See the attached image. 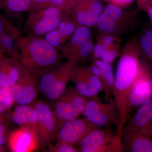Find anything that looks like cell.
Wrapping results in <instances>:
<instances>
[{"mask_svg": "<svg viewBox=\"0 0 152 152\" xmlns=\"http://www.w3.org/2000/svg\"><path fill=\"white\" fill-rule=\"evenodd\" d=\"M7 149L4 145L0 146V152H7Z\"/></svg>", "mask_w": 152, "mask_h": 152, "instance_id": "39", "label": "cell"}, {"mask_svg": "<svg viewBox=\"0 0 152 152\" xmlns=\"http://www.w3.org/2000/svg\"><path fill=\"white\" fill-rule=\"evenodd\" d=\"M103 12L116 22L121 18L123 14L122 10L120 7L112 4L106 7Z\"/></svg>", "mask_w": 152, "mask_h": 152, "instance_id": "28", "label": "cell"}, {"mask_svg": "<svg viewBox=\"0 0 152 152\" xmlns=\"http://www.w3.org/2000/svg\"><path fill=\"white\" fill-rule=\"evenodd\" d=\"M3 118H0V146L4 145L7 142L10 129L7 122Z\"/></svg>", "mask_w": 152, "mask_h": 152, "instance_id": "29", "label": "cell"}, {"mask_svg": "<svg viewBox=\"0 0 152 152\" xmlns=\"http://www.w3.org/2000/svg\"><path fill=\"white\" fill-rule=\"evenodd\" d=\"M18 60L5 57L0 63V87H11L20 77L23 70Z\"/></svg>", "mask_w": 152, "mask_h": 152, "instance_id": "14", "label": "cell"}, {"mask_svg": "<svg viewBox=\"0 0 152 152\" xmlns=\"http://www.w3.org/2000/svg\"><path fill=\"white\" fill-rule=\"evenodd\" d=\"M92 62L98 66L102 72L103 92L106 101H107L111 99V97L113 95L115 76L113 66L111 64L104 62L100 60H94Z\"/></svg>", "mask_w": 152, "mask_h": 152, "instance_id": "19", "label": "cell"}, {"mask_svg": "<svg viewBox=\"0 0 152 152\" xmlns=\"http://www.w3.org/2000/svg\"><path fill=\"white\" fill-rule=\"evenodd\" d=\"M31 0H7L6 7L10 12L18 13L29 11Z\"/></svg>", "mask_w": 152, "mask_h": 152, "instance_id": "22", "label": "cell"}, {"mask_svg": "<svg viewBox=\"0 0 152 152\" xmlns=\"http://www.w3.org/2000/svg\"><path fill=\"white\" fill-rule=\"evenodd\" d=\"M148 12V15L149 18L150 22L152 26V4L150 6V7L148 9L147 11Z\"/></svg>", "mask_w": 152, "mask_h": 152, "instance_id": "36", "label": "cell"}, {"mask_svg": "<svg viewBox=\"0 0 152 152\" xmlns=\"http://www.w3.org/2000/svg\"><path fill=\"white\" fill-rule=\"evenodd\" d=\"M118 53L116 50L108 48L99 60L104 62L112 64L118 57Z\"/></svg>", "mask_w": 152, "mask_h": 152, "instance_id": "30", "label": "cell"}, {"mask_svg": "<svg viewBox=\"0 0 152 152\" xmlns=\"http://www.w3.org/2000/svg\"><path fill=\"white\" fill-rule=\"evenodd\" d=\"M78 61L76 58L68 59L42 75L39 79V93L54 102L65 91Z\"/></svg>", "mask_w": 152, "mask_h": 152, "instance_id": "3", "label": "cell"}, {"mask_svg": "<svg viewBox=\"0 0 152 152\" xmlns=\"http://www.w3.org/2000/svg\"><path fill=\"white\" fill-rule=\"evenodd\" d=\"M139 8L147 11L152 4V0H137Z\"/></svg>", "mask_w": 152, "mask_h": 152, "instance_id": "34", "label": "cell"}, {"mask_svg": "<svg viewBox=\"0 0 152 152\" xmlns=\"http://www.w3.org/2000/svg\"><path fill=\"white\" fill-rule=\"evenodd\" d=\"M140 44L145 57L152 64V29L144 33L141 38Z\"/></svg>", "mask_w": 152, "mask_h": 152, "instance_id": "24", "label": "cell"}, {"mask_svg": "<svg viewBox=\"0 0 152 152\" xmlns=\"http://www.w3.org/2000/svg\"><path fill=\"white\" fill-rule=\"evenodd\" d=\"M81 152H123L121 138L111 128L99 127L89 133L78 145Z\"/></svg>", "mask_w": 152, "mask_h": 152, "instance_id": "6", "label": "cell"}, {"mask_svg": "<svg viewBox=\"0 0 152 152\" xmlns=\"http://www.w3.org/2000/svg\"><path fill=\"white\" fill-rule=\"evenodd\" d=\"M77 3L85 2L90 1H93V0H74Z\"/></svg>", "mask_w": 152, "mask_h": 152, "instance_id": "40", "label": "cell"}, {"mask_svg": "<svg viewBox=\"0 0 152 152\" xmlns=\"http://www.w3.org/2000/svg\"><path fill=\"white\" fill-rule=\"evenodd\" d=\"M7 143L13 152H34L40 147L37 131L28 127H19L10 132Z\"/></svg>", "mask_w": 152, "mask_h": 152, "instance_id": "12", "label": "cell"}, {"mask_svg": "<svg viewBox=\"0 0 152 152\" xmlns=\"http://www.w3.org/2000/svg\"><path fill=\"white\" fill-rule=\"evenodd\" d=\"M94 45L91 38L85 42L79 48L76 53L75 58L78 61H85L89 58L94 50Z\"/></svg>", "mask_w": 152, "mask_h": 152, "instance_id": "25", "label": "cell"}, {"mask_svg": "<svg viewBox=\"0 0 152 152\" xmlns=\"http://www.w3.org/2000/svg\"><path fill=\"white\" fill-rule=\"evenodd\" d=\"M98 128L85 117H78L64 124L58 131L56 139L76 146L91 131Z\"/></svg>", "mask_w": 152, "mask_h": 152, "instance_id": "10", "label": "cell"}, {"mask_svg": "<svg viewBox=\"0 0 152 152\" xmlns=\"http://www.w3.org/2000/svg\"><path fill=\"white\" fill-rule=\"evenodd\" d=\"M121 140L124 152H152V139L129 122L123 128Z\"/></svg>", "mask_w": 152, "mask_h": 152, "instance_id": "13", "label": "cell"}, {"mask_svg": "<svg viewBox=\"0 0 152 152\" xmlns=\"http://www.w3.org/2000/svg\"><path fill=\"white\" fill-rule=\"evenodd\" d=\"M22 35L16 28L7 20L1 37L2 46L5 53L10 57L18 60L19 57L18 41Z\"/></svg>", "mask_w": 152, "mask_h": 152, "instance_id": "18", "label": "cell"}, {"mask_svg": "<svg viewBox=\"0 0 152 152\" xmlns=\"http://www.w3.org/2000/svg\"><path fill=\"white\" fill-rule=\"evenodd\" d=\"M114 42V38L111 36L107 35L104 37L102 43L107 48H111Z\"/></svg>", "mask_w": 152, "mask_h": 152, "instance_id": "35", "label": "cell"}, {"mask_svg": "<svg viewBox=\"0 0 152 152\" xmlns=\"http://www.w3.org/2000/svg\"><path fill=\"white\" fill-rule=\"evenodd\" d=\"M136 48L123 53L118 63L115 76L113 96L119 116L120 124L116 132L120 138L123 128L130 118L128 111V99L141 63L139 51Z\"/></svg>", "mask_w": 152, "mask_h": 152, "instance_id": "1", "label": "cell"}, {"mask_svg": "<svg viewBox=\"0 0 152 152\" xmlns=\"http://www.w3.org/2000/svg\"><path fill=\"white\" fill-rule=\"evenodd\" d=\"M7 118L14 124L31 128L37 132V113L31 105H18Z\"/></svg>", "mask_w": 152, "mask_h": 152, "instance_id": "15", "label": "cell"}, {"mask_svg": "<svg viewBox=\"0 0 152 152\" xmlns=\"http://www.w3.org/2000/svg\"><path fill=\"white\" fill-rule=\"evenodd\" d=\"M5 57V53L2 51H0V63Z\"/></svg>", "mask_w": 152, "mask_h": 152, "instance_id": "38", "label": "cell"}, {"mask_svg": "<svg viewBox=\"0 0 152 152\" xmlns=\"http://www.w3.org/2000/svg\"><path fill=\"white\" fill-rule=\"evenodd\" d=\"M116 23L108 15L103 12L100 15L96 24L99 29L102 31L110 34L115 30Z\"/></svg>", "mask_w": 152, "mask_h": 152, "instance_id": "23", "label": "cell"}, {"mask_svg": "<svg viewBox=\"0 0 152 152\" xmlns=\"http://www.w3.org/2000/svg\"><path fill=\"white\" fill-rule=\"evenodd\" d=\"M25 23L26 35L42 37L56 29L67 13L54 6L30 10Z\"/></svg>", "mask_w": 152, "mask_h": 152, "instance_id": "4", "label": "cell"}, {"mask_svg": "<svg viewBox=\"0 0 152 152\" xmlns=\"http://www.w3.org/2000/svg\"><path fill=\"white\" fill-rule=\"evenodd\" d=\"M91 32L88 27L77 26L69 42L65 43L60 49L62 56L66 58H75L79 48L91 38Z\"/></svg>", "mask_w": 152, "mask_h": 152, "instance_id": "17", "label": "cell"}, {"mask_svg": "<svg viewBox=\"0 0 152 152\" xmlns=\"http://www.w3.org/2000/svg\"><path fill=\"white\" fill-rule=\"evenodd\" d=\"M54 103L53 110L60 127L65 123L78 118L80 115L69 103L63 98H58Z\"/></svg>", "mask_w": 152, "mask_h": 152, "instance_id": "20", "label": "cell"}, {"mask_svg": "<svg viewBox=\"0 0 152 152\" xmlns=\"http://www.w3.org/2000/svg\"><path fill=\"white\" fill-rule=\"evenodd\" d=\"M112 4L118 7H126L130 5L134 0H105Z\"/></svg>", "mask_w": 152, "mask_h": 152, "instance_id": "33", "label": "cell"}, {"mask_svg": "<svg viewBox=\"0 0 152 152\" xmlns=\"http://www.w3.org/2000/svg\"><path fill=\"white\" fill-rule=\"evenodd\" d=\"M152 99V69L141 63L139 72L132 86L128 102L129 115L133 110Z\"/></svg>", "mask_w": 152, "mask_h": 152, "instance_id": "8", "label": "cell"}, {"mask_svg": "<svg viewBox=\"0 0 152 152\" xmlns=\"http://www.w3.org/2000/svg\"><path fill=\"white\" fill-rule=\"evenodd\" d=\"M24 67V66H23ZM39 77L24 67L18 81L11 87L15 104L30 105L37 99L39 92Z\"/></svg>", "mask_w": 152, "mask_h": 152, "instance_id": "9", "label": "cell"}, {"mask_svg": "<svg viewBox=\"0 0 152 152\" xmlns=\"http://www.w3.org/2000/svg\"><path fill=\"white\" fill-rule=\"evenodd\" d=\"M108 48H107L103 44L99 43L94 47L93 50V58L92 60L99 59L101 58L103 55L107 51Z\"/></svg>", "mask_w": 152, "mask_h": 152, "instance_id": "31", "label": "cell"}, {"mask_svg": "<svg viewBox=\"0 0 152 152\" xmlns=\"http://www.w3.org/2000/svg\"><path fill=\"white\" fill-rule=\"evenodd\" d=\"M31 105L37 113V125L40 146H48L56 137L60 126L53 109L44 101L36 99Z\"/></svg>", "mask_w": 152, "mask_h": 152, "instance_id": "7", "label": "cell"}, {"mask_svg": "<svg viewBox=\"0 0 152 152\" xmlns=\"http://www.w3.org/2000/svg\"><path fill=\"white\" fill-rule=\"evenodd\" d=\"M71 81L76 89L88 99L98 96L103 92L102 82L91 72L88 66H76L71 76Z\"/></svg>", "mask_w": 152, "mask_h": 152, "instance_id": "11", "label": "cell"}, {"mask_svg": "<svg viewBox=\"0 0 152 152\" xmlns=\"http://www.w3.org/2000/svg\"><path fill=\"white\" fill-rule=\"evenodd\" d=\"M18 46L19 61L39 77L61 63L60 51L42 37L22 35Z\"/></svg>", "mask_w": 152, "mask_h": 152, "instance_id": "2", "label": "cell"}, {"mask_svg": "<svg viewBox=\"0 0 152 152\" xmlns=\"http://www.w3.org/2000/svg\"><path fill=\"white\" fill-rule=\"evenodd\" d=\"M67 101L80 115H82L88 98L80 94L75 87L67 88L60 97Z\"/></svg>", "mask_w": 152, "mask_h": 152, "instance_id": "21", "label": "cell"}, {"mask_svg": "<svg viewBox=\"0 0 152 152\" xmlns=\"http://www.w3.org/2000/svg\"><path fill=\"white\" fill-rule=\"evenodd\" d=\"M48 151L51 152H80L78 148L75 146L67 143L64 142L58 141L54 145L48 146Z\"/></svg>", "mask_w": 152, "mask_h": 152, "instance_id": "27", "label": "cell"}, {"mask_svg": "<svg viewBox=\"0 0 152 152\" xmlns=\"http://www.w3.org/2000/svg\"><path fill=\"white\" fill-rule=\"evenodd\" d=\"M50 7V0H31V10L43 8Z\"/></svg>", "mask_w": 152, "mask_h": 152, "instance_id": "32", "label": "cell"}, {"mask_svg": "<svg viewBox=\"0 0 152 152\" xmlns=\"http://www.w3.org/2000/svg\"><path fill=\"white\" fill-rule=\"evenodd\" d=\"M6 109L1 104H0V116L4 115L5 114L6 111Z\"/></svg>", "mask_w": 152, "mask_h": 152, "instance_id": "37", "label": "cell"}, {"mask_svg": "<svg viewBox=\"0 0 152 152\" xmlns=\"http://www.w3.org/2000/svg\"><path fill=\"white\" fill-rule=\"evenodd\" d=\"M0 104L6 110H9L15 104L11 87H0Z\"/></svg>", "mask_w": 152, "mask_h": 152, "instance_id": "26", "label": "cell"}, {"mask_svg": "<svg viewBox=\"0 0 152 152\" xmlns=\"http://www.w3.org/2000/svg\"><path fill=\"white\" fill-rule=\"evenodd\" d=\"M102 102L98 96L89 98L82 115L99 127L111 128L115 125L118 130L120 118L116 106L111 98Z\"/></svg>", "mask_w": 152, "mask_h": 152, "instance_id": "5", "label": "cell"}, {"mask_svg": "<svg viewBox=\"0 0 152 152\" xmlns=\"http://www.w3.org/2000/svg\"><path fill=\"white\" fill-rule=\"evenodd\" d=\"M128 122L152 139V99L139 107L134 116L129 118Z\"/></svg>", "mask_w": 152, "mask_h": 152, "instance_id": "16", "label": "cell"}]
</instances>
